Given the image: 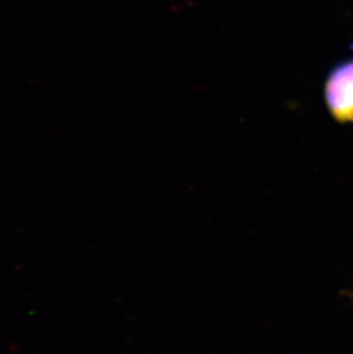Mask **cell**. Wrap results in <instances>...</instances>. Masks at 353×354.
<instances>
[{
  "instance_id": "6da1fadb",
  "label": "cell",
  "mask_w": 353,
  "mask_h": 354,
  "mask_svg": "<svg viewBox=\"0 0 353 354\" xmlns=\"http://www.w3.org/2000/svg\"><path fill=\"white\" fill-rule=\"evenodd\" d=\"M325 102L334 120L353 123V60L338 64L325 83Z\"/></svg>"
}]
</instances>
